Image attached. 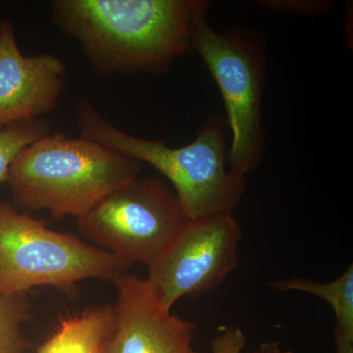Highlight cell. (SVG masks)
<instances>
[{"instance_id":"5","label":"cell","mask_w":353,"mask_h":353,"mask_svg":"<svg viewBox=\"0 0 353 353\" xmlns=\"http://www.w3.org/2000/svg\"><path fill=\"white\" fill-rule=\"evenodd\" d=\"M192 50L201 57L222 95L232 132L228 152L230 167L245 176L256 170L264 155L263 44L245 30L215 31L205 19L194 32Z\"/></svg>"},{"instance_id":"11","label":"cell","mask_w":353,"mask_h":353,"mask_svg":"<svg viewBox=\"0 0 353 353\" xmlns=\"http://www.w3.org/2000/svg\"><path fill=\"white\" fill-rule=\"evenodd\" d=\"M269 285L278 292H306L326 301L334 313L336 330L353 336V265L328 283L292 277L273 281Z\"/></svg>"},{"instance_id":"4","label":"cell","mask_w":353,"mask_h":353,"mask_svg":"<svg viewBox=\"0 0 353 353\" xmlns=\"http://www.w3.org/2000/svg\"><path fill=\"white\" fill-rule=\"evenodd\" d=\"M130 267L113 254L0 201V294L50 285L71 289L81 281L114 282Z\"/></svg>"},{"instance_id":"14","label":"cell","mask_w":353,"mask_h":353,"mask_svg":"<svg viewBox=\"0 0 353 353\" xmlns=\"http://www.w3.org/2000/svg\"><path fill=\"white\" fill-rule=\"evenodd\" d=\"M259 6L272 10L285 11L296 15L314 16L328 12L333 1L328 0H261Z\"/></svg>"},{"instance_id":"17","label":"cell","mask_w":353,"mask_h":353,"mask_svg":"<svg viewBox=\"0 0 353 353\" xmlns=\"http://www.w3.org/2000/svg\"><path fill=\"white\" fill-rule=\"evenodd\" d=\"M256 353H292V352L283 350L278 341H265L260 345Z\"/></svg>"},{"instance_id":"3","label":"cell","mask_w":353,"mask_h":353,"mask_svg":"<svg viewBox=\"0 0 353 353\" xmlns=\"http://www.w3.org/2000/svg\"><path fill=\"white\" fill-rule=\"evenodd\" d=\"M141 166L82 136L50 132L21 152L6 182L19 208L79 219L139 176Z\"/></svg>"},{"instance_id":"15","label":"cell","mask_w":353,"mask_h":353,"mask_svg":"<svg viewBox=\"0 0 353 353\" xmlns=\"http://www.w3.org/2000/svg\"><path fill=\"white\" fill-rule=\"evenodd\" d=\"M246 343L245 332L241 327L229 326L215 336L211 343V350L212 353H243Z\"/></svg>"},{"instance_id":"6","label":"cell","mask_w":353,"mask_h":353,"mask_svg":"<svg viewBox=\"0 0 353 353\" xmlns=\"http://www.w3.org/2000/svg\"><path fill=\"white\" fill-rule=\"evenodd\" d=\"M189 218L162 181L137 176L78 219L81 234L131 268L148 267Z\"/></svg>"},{"instance_id":"9","label":"cell","mask_w":353,"mask_h":353,"mask_svg":"<svg viewBox=\"0 0 353 353\" xmlns=\"http://www.w3.org/2000/svg\"><path fill=\"white\" fill-rule=\"evenodd\" d=\"M66 74V64L57 55L23 54L12 22L0 21V128L52 112Z\"/></svg>"},{"instance_id":"12","label":"cell","mask_w":353,"mask_h":353,"mask_svg":"<svg viewBox=\"0 0 353 353\" xmlns=\"http://www.w3.org/2000/svg\"><path fill=\"white\" fill-rule=\"evenodd\" d=\"M28 318L27 294H0V353H25L29 343L22 326Z\"/></svg>"},{"instance_id":"16","label":"cell","mask_w":353,"mask_h":353,"mask_svg":"<svg viewBox=\"0 0 353 353\" xmlns=\"http://www.w3.org/2000/svg\"><path fill=\"white\" fill-rule=\"evenodd\" d=\"M334 343L336 353H353V336L334 330Z\"/></svg>"},{"instance_id":"10","label":"cell","mask_w":353,"mask_h":353,"mask_svg":"<svg viewBox=\"0 0 353 353\" xmlns=\"http://www.w3.org/2000/svg\"><path fill=\"white\" fill-rule=\"evenodd\" d=\"M114 326L115 311L111 305L62 318L57 331L36 353H108Z\"/></svg>"},{"instance_id":"1","label":"cell","mask_w":353,"mask_h":353,"mask_svg":"<svg viewBox=\"0 0 353 353\" xmlns=\"http://www.w3.org/2000/svg\"><path fill=\"white\" fill-rule=\"evenodd\" d=\"M51 19L97 75L162 74L192 50L208 0H53Z\"/></svg>"},{"instance_id":"8","label":"cell","mask_w":353,"mask_h":353,"mask_svg":"<svg viewBox=\"0 0 353 353\" xmlns=\"http://www.w3.org/2000/svg\"><path fill=\"white\" fill-rule=\"evenodd\" d=\"M113 283L115 326L108 353H196V325L173 314L145 278L128 272Z\"/></svg>"},{"instance_id":"2","label":"cell","mask_w":353,"mask_h":353,"mask_svg":"<svg viewBox=\"0 0 353 353\" xmlns=\"http://www.w3.org/2000/svg\"><path fill=\"white\" fill-rule=\"evenodd\" d=\"M76 117L80 136L148 164L168 179L189 219L233 215L240 205L245 176L230 167L226 132L218 118L206 122L189 145L172 148L163 141L141 138L116 127L88 99L77 103Z\"/></svg>"},{"instance_id":"13","label":"cell","mask_w":353,"mask_h":353,"mask_svg":"<svg viewBox=\"0 0 353 353\" xmlns=\"http://www.w3.org/2000/svg\"><path fill=\"white\" fill-rule=\"evenodd\" d=\"M50 134L48 121L36 119L0 128V183L6 182L7 174L23 150Z\"/></svg>"},{"instance_id":"7","label":"cell","mask_w":353,"mask_h":353,"mask_svg":"<svg viewBox=\"0 0 353 353\" xmlns=\"http://www.w3.org/2000/svg\"><path fill=\"white\" fill-rule=\"evenodd\" d=\"M241 236L232 214L189 219L148 267L145 279L169 309L183 297L212 292L240 264Z\"/></svg>"}]
</instances>
